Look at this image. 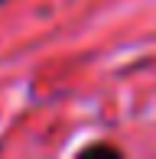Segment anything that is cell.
Segmentation results:
<instances>
[{"instance_id":"obj_1","label":"cell","mask_w":156,"mask_h":159,"mask_svg":"<svg viewBox=\"0 0 156 159\" xmlns=\"http://www.w3.org/2000/svg\"><path fill=\"white\" fill-rule=\"evenodd\" d=\"M3 3H7V0H0V7H3Z\"/></svg>"}]
</instances>
